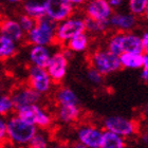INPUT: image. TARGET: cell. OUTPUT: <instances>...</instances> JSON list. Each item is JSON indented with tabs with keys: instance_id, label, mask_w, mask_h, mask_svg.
I'll list each match as a JSON object with an SVG mask.
<instances>
[{
	"instance_id": "obj_1",
	"label": "cell",
	"mask_w": 148,
	"mask_h": 148,
	"mask_svg": "<svg viewBox=\"0 0 148 148\" xmlns=\"http://www.w3.org/2000/svg\"><path fill=\"white\" fill-rule=\"evenodd\" d=\"M8 121V143L16 148H27L38 129L22 119L13 114Z\"/></svg>"
},
{
	"instance_id": "obj_2",
	"label": "cell",
	"mask_w": 148,
	"mask_h": 148,
	"mask_svg": "<svg viewBox=\"0 0 148 148\" xmlns=\"http://www.w3.org/2000/svg\"><path fill=\"white\" fill-rule=\"evenodd\" d=\"M109 48L117 56H120L123 53L144 54L142 37L134 32L112 33L109 39Z\"/></svg>"
},
{
	"instance_id": "obj_3",
	"label": "cell",
	"mask_w": 148,
	"mask_h": 148,
	"mask_svg": "<svg viewBox=\"0 0 148 148\" xmlns=\"http://www.w3.org/2000/svg\"><path fill=\"white\" fill-rule=\"evenodd\" d=\"M57 23L47 16L38 19L36 25L28 34L25 40L31 46L50 47L55 43V32Z\"/></svg>"
},
{
	"instance_id": "obj_4",
	"label": "cell",
	"mask_w": 148,
	"mask_h": 148,
	"mask_svg": "<svg viewBox=\"0 0 148 148\" xmlns=\"http://www.w3.org/2000/svg\"><path fill=\"white\" fill-rule=\"evenodd\" d=\"M89 65L91 68L95 69L103 76L115 73L122 69L119 56L114 55L104 48H96L89 54Z\"/></svg>"
},
{
	"instance_id": "obj_5",
	"label": "cell",
	"mask_w": 148,
	"mask_h": 148,
	"mask_svg": "<svg viewBox=\"0 0 148 148\" xmlns=\"http://www.w3.org/2000/svg\"><path fill=\"white\" fill-rule=\"evenodd\" d=\"M82 33H86L85 16L84 14L76 15L74 13L71 17L57 23L55 32V43L65 47L69 40Z\"/></svg>"
},
{
	"instance_id": "obj_6",
	"label": "cell",
	"mask_w": 148,
	"mask_h": 148,
	"mask_svg": "<svg viewBox=\"0 0 148 148\" xmlns=\"http://www.w3.org/2000/svg\"><path fill=\"white\" fill-rule=\"evenodd\" d=\"M102 128L110 131L125 140L133 138L140 133V124L138 121L122 115H110L104 119Z\"/></svg>"
},
{
	"instance_id": "obj_7",
	"label": "cell",
	"mask_w": 148,
	"mask_h": 148,
	"mask_svg": "<svg viewBox=\"0 0 148 148\" xmlns=\"http://www.w3.org/2000/svg\"><path fill=\"white\" fill-rule=\"evenodd\" d=\"M16 115L39 130H48L54 123V115L39 104L18 109Z\"/></svg>"
},
{
	"instance_id": "obj_8",
	"label": "cell",
	"mask_w": 148,
	"mask_h": 148,
	"mask_svg": "<svg viewBox=\"0 0 148 148\" xmlns=\"http://www.w3.org/2000/svg\"><path fill=\"white\" fill-rule=\"evenodd\" d=\"M104 129L92 123H80L76 128V141L87 148H101Z\"/></svg>"
},
{
	"instance_id": "obj_9",
	"label": "cell",
	"mask_w": 148,
	"mask_h": 148,
	"mask_svg": "<svg viewBox=\"0 0 148 148\" xmlns=\"http://www.w3.org/2000/svg\"><path fill=\"white\" fill-rule=\"evenodd\" d=\"M27 84L37 93H39L41 96L51 92L54 85L46 69L33 67V66H30L28 70Z\"/></svg>"
},
{
	"instance_id": "obj_10",
	"label": "cell",
	"mask_w": 148,
	"mask_h": 148,
	"mask_svg": "<svg viewBox=\"0 0 148 148\" xmlns=\"http://www.w3.org/2000/svg\"><path fill=\"white\" fill-rule=\"evenodd\" d=\"M10 95L12 97L16 111L23 107L39 104L42 96L33 90L28 84H22L19 86L14 87Z\"/></svg>"
},
{
	"instance_id": "obj_11",
	"label": "cell",
	"mask_w": 148,
	"mask_h": 148,
	"mask_svg": "<svg viewBox=\"0 0 148 148\" xmlns=\"http://www.w3.org/2000/svg\"><path fill=\"white\" fill-rule=\"evenodd\" d=\"M68 67L69 59L66 57L62 50L52 53L46 70L54 85H59L62 83V80L67 76Z\"/></svg>"
},
{
	"instance_id": "obj_12",
	"label": "cell",
	"mask_w": 148,
	"mask_h": 148,
	"mask_svg": "<svg viewBox=\"0 0 148 148\" xmlns=\"http://www.w3.org/2000/svg\"><path fill=\"white\" fill-rule=\"evenodd\" d=\"M83 12L85 17L99 22H109L114 11L109 4L108 0H89L83 5Z\"/></svg>"
},
{
	"instance_id": "obj_13",
	"label": "cell",
	"mask_w": 148,
	"mask_h": 148,
	"mask_svg": "<svg viewBox=\"0 0 148 148\" xmlns=\"http://www.w3.org/2000/svg\"><path fill=\"white\" fill-rule=\"evenodd\" d=\"M46 16L56 23L69 18L75 13V8L67 0H45Z\"/></svg>"
},
{
	"instance_id": "obj_14",
	"label": "cell",
	"mask_w": 148,
	"mask_h": 148,
	"mask_svg": "<svg viewBox=\"0 0 148 148\" xmlns=\"http://www.w3.org/2000/svg\"><path fill=\"white\" fill-rule=\"evenodd\" d=\"M136 25L138 18L129 12H113L109 19V27L115 32H133V29Z\"/></svg>"
},
{
	"instance_id": "obj_15",
	"label": "cell",
	"mask_w": 148,
	"mask_h": 148,
	"mask_svg": "<svg viewBox=\"0 0 148 148\" xmlns=\"http://www.w3.org/2000/svg\"><path fill=\"white\" fill-rule=\"evenodd\" d=\"M0 35L13 40L16 43L21 42L25 39V33L19 25L18 20L9 17L0 19Z\"/></svg>"
},
{
	"instance_id": "obj_16",
	"label": "cell",
	"mask_w": 148,
	"mask_h": 148,
	"mask_svg": "<svg viewBox=\"0 0 148 148\" xmlns=\"http://www.w3.org/2000/svg\"><path fill=\"white\" fill-rule=\"evenodd\" d=\"M82 109L78 106H57L55 117L59 123L65 125H73L78 123L82 119Z\"/></svg>"
},
{
	"instance_id": "obj_17",
	"label": "cell",
	"mask_w": 148,
	"mask_h": 148,
	"mask_svg": "<svg viewBox=\"0 0 148 148\" xmlns=\"http://www.w3.org/2000/svg\"><path fill=\"white\" fill-rule=\"evenodd\" d=\"M52 56L50 47L42 46H31L28 53L29 62L33 67L46 69Z\"/></svg>"
},
{
	"instance_id": "obj_18",
	"label": "cell",
	"mask_w": 148,
	"mask_h": 148,
	"mask_svg": "<svg viewBox=\"0 0 148 148\" xmlns=\"http://www.w3.org/2000/svg\"><path fill=\"white\" fill-rule=\"evenodd\" d=\"M54 101L56 106H78L79 99L71 88L60 86L54 92Z\"/></svg>"
},
{
	"instance_id": "obj_19",
	"label": "cell",
	"mask_w": 148,
	"mask_h": 148,
	"mask_svg": "<svg viewBox=\"0 0 148 148\" xmlns=\"http://www.w3.org/2000/svg\"><path fill=\"white\" fill-rule=\"evenodd\" d=\"M22 10L23 14L32 17L36 21L46 16L45 0H23Z\"/></svg>"
},
{
	"instance_id": "obj_20",
	"label": "cell",
	"mask_w": 148,
	"mask_h": 148,
	"mask_svg": "<svg viewBox=\"0 0 148 148\" xmlns=\"http://www.w3.org/2000/svg\"><path fill=\"white\" fill-rule=\"evenodd\" d=\"M89 46L90 36L87 33H82L69 40L65 47L73 53H83L89 49Z\"/></svg>"
},
{
	"instance_id": "obj_21",
	"label": "cell",
	"mask_w": 148,
	"mask_h": 148,
	"mask_svg": "<svg viewBox=\"0 0 148 148\" xmlns=\"http://www.w3.org/2000/svg\"><path fill=\"white\" fill-rule=\"evenodd\" d=\"M18 50L17 43L0 35V62H4L16 55Z\"/></svg>"
},
{
	"instance_id": "obj_22",
	"label": "cell",
	"mask_w": 148,
	"mask_h": 148,
	"mask_svg": "<svg viewBox=\"0 0 148 148\" xmlns=\"http://www.w3.org/2000/svg\"><path fill=\"white\" fill-rule=\"evenodd\" d=\"M101 148H127V141L115 133L104 130Z\"/></svg>"
},
{
	"instance_id": "obj_23",
	"label": "cell",
	"mask_w": 148,
	"mask_h": 148,
	"mask_svg": "<svg viewBox=\"0 0 148 148\" xmlns=\"http://www.w3.org/2000/svg\"><path fill=\"white\" fill-rule=\"evenodd\" d=\"M121 67L125 69H141L143 65V54L123 53L119 56Z\"/></svg>"
},
{
	"instance_id": "obj_24",
	"label": "cell",
	"mask_w": 148,
	"mask_h": 148,
	"mask_svg": "<svg viewBox=\"0 0 148 148\" xmlns=\"http://www.w3.org/2000/svg\"><path fill=\"white\" fill-rule=\"evenodd\" d=\"M85 28H86V33L89 36L103 34L110 30L109 22H99L88 17H85Z\"/></svg>"
},
{
	"instance_id": "obj_25",
	"label": "cell",
	"mask_w": 148,
	"mask_h": 148,
	"mask_svg": "<svg viewBox=\"0 0 148 148\" xmlns=\"http://www.w3.org/2000/svg\"><path fill=\"white\" fill-rule=\"evenodd\" d=\"M14 112H16V109L10 93H2L0 95V116L8 119Z\"/></svg>"
},
{
	"instance_id": "obj_26",
	"label": "cell",
	"mask_w": 148,
	"mask_h": 148,
	"mask_svg": "<svg viewBox=\"0 0 148 148\" xmlns=\"http://www.w3.org/2000/svg\"><path fill=\"white\" fill-rule=\"evenodd\" d=\"M50 140L47 130H38L27 148H49Z\"/></svg>"
},
{
	"instance_id": "obj_27",
	"label": "cell",
	"mask_w": 148,
	"mask_h": 148,
	"mask_svg": "<svg viewBox=\"0 0 148 148\" xmlns=\"http://www.w3.org/2000/svg\"><path fill=\"white\" fill-rule=\"evenodd\" d=\"M148 0H128V10L129 13L134 15L136 18L143 17L147 6Z\"/></svg>"
},
{
	"instance_id": "obj_28",
	"label": "cell",
	"mask_w": 148,
	"mask_h": 148,
	"mask_svg": "<svg viewBox=\"0 0 148 148\" xmlns=\"http://www.w3.org/2000/svg\"><path fill=\"white\" fill-rule=\"evenodd\" d=\"M17 20H18L19 25H20V27H21V29L23 30L25 34H28L36 25V20L30 17V16L25 15V14H21Z\"/></svg>"
},
{
	"instance_id": "obj_29",
	"label": "cell",
	"mask_w": 148,
	"mask_h": 148,
	"mask_svg": "<svg viewBox=\"0 0 148 148\" xmlns=\"http://www.w3.org/2000/svg\"><path fill=\"white\" fill-rule=\"evenodd\" d=\"M87 78L90 83L95 85V86L102 85L104 82V76L99 72L96 71L95 69L91 68V67H89V69L87 70Z\"/></svg>"
},
{
	"instance_id": "obj_30",
	"label": "cell",
	"mask_w": 148,
	"mask_h": 148,
	"mask_svg": "<svg viewBox=\"0 0 148 148\" xmlns=\"http://www.w3.org/2000/svg\"><path fill=\"white\" fill-rule=\"evenodd\" d=\"M8 144V121L5 117L0 116V147Z\"/></svg>"
},
{
	"instance_id": "obj_31",
	"label": "cell",
	"mask_w": 148,
	"mask_h": 148,
	"mask_svg": "<svg viewBox=\"0 0 148 148\" xmlns=\"http://www.w3.org/2000/svg\"><path fill=\"white\" fill-rule=\"evenodd\" d=\"M140 77L143 82H148V55L147 54H143V65L141 68V74Z\"/></svg>"
},
{
	"instance_id": "obj_32",
	"label": "cell",
	"mask_w": 148,
	"mask_h": 148,
	"mask_svg": "<svg viewBox=\"0 0 148 148\" xmlns=\"http://www.w3.org/2000/svg\"><path fill=\"white\" fill-rule=\"evenodd\" d=\"M142 37V42H143V48H144V54L148 55V31H145L141 35Z\"/></svg>"
},
{
	"instance_id": "obj_33",
	"label": "cell",
	"mask_w": 148,
	"mask_h": 148,
	"mask_svg": "<svg viewBox=\"0 0 148 148\" xmlns=\"http://www.w3.org/2000/svg\"><path fill=\"white\" fill-rule=\"evenodd\" d=\"M124 1H125V0H108V2L111 8H112V10L120 9L121 6L123 5Z\"/></svg>"
},
{
	"instance_id": "obj_34",
	"label": "cell",
	"mask_w": 148,
	"mask_h": 148,
	"mask_svg": "<svg viewBox=\"0 0 148 148\" xmlns=\"http://www.w3.org/2000/svg\"><path fill=\"white\" fill-rule=\"evenodd\" d=\"M69 3H71L72 5L75 8V9H79V8H83V5L85 4V0H67Z\"/></svg>"
},
{
	"instance_id": "obj_35",
	"label": "cell",
	"mask_w": 148,
	"mask_h": 148,
	"mask_svg": "<svg viewBox=\"0 0 148 148\" xmlns=\"http://www.w3.org/2000/svg\"><path fill=\"white\" fill-rule=\"evenodd\" d=\"M66 148H87L86 146H84L83 144H80L79 142H77V141H73L71 142L70 144L66 146Z\"/></svg>"
},
{
	"instance_id": "obj_36",
	"label": "cell",
	"mask_w": 148,
	"mask_h": 148,
	"mask_svg": "<svg viewBox=\"0 0 148 148\" xmlns=\"http://www.w3.org/2000/svg\"><path fill=\"white\" fill-rule=\"evenodd\" d=\"M141 141H142L145 145H148V133H143V134H141Z\"/></svg>"
},
{
	"instance_id": "obj_37",
	"label": "cell",
	"mask_w": 148,
	"mask_h": 148,
	"mask_svg": "<svg viewBox=\"0 0 148 148\" xmlns=\"http://www.w3.org/2000/svg\"><path fill=\"white\" fill-rule=\"evenodd\" d=\"M0 1H3V2L10 3V4H17V3L21 2L23 0H0Z\"/></svg>"
},
{
	"instance_id": "obj_38",
	"label": "cell",
	"mask_w": 148,
	"mask_h": 148,
	"mask_svg": "<svg viewBox=\"0 0 148 148\" xmlns=\"http://www.w3.org/2000/svg\"><path fill=\"white\" fill-rule=\"evenodd\" d=\"M49 148H66V147L62 145H59V144H50Z\"/></svg>"
},
{
	"instance_id": "obj_39",
	"label": "cell",
	"mask_w": 148,
	"mask_h": 148,
	"mask_svg": "<svg viewBox=\"0 0 148 148\" xmlns=\"http://www.w3.org/2000/svg\"><path fill=\"white\" fill-rule=\"evenodd\" d=\"M144 116H145V119L147 120V122H148V103H147V105H146V107H145V110H144Z\"/></svg>"
},
{
	"instance_id": "obj_40",
	"label": "cell",
	"mask_w": 148,
	"mask_h": 148,
	"mask_svg": "<svg viewBox=\"0 0 148 148\" xmlns=\"http://www.w3.org/2000/svg\"><path fill=\"white\" fill-rule=\"evenodd\" d=\"M144 18H146L148 20V2H147V6H146V10H145V13H144V16H143Z\"/></svg>"
},
{
	"instance_id": "obj_41",
	"label": "cell",
	"mask_w": 148,
	"mask_h": 148,
	"mask_svg": "<svg viewBox=\"0 0 148 148\" xmlns=\"http://www.w3.org/2000/svg\"><path fill=\"white\" fill-rule=\"evenodd\" d=\"M3 93V87H2V84L0 83V95Z\"/></svg>"
},
{
	"instance_id": "obj_42",
	"label": "cell",
	"mask_w": 148,
	"mask_h": 148,
	"mask_svg": "<svg viewBox=\"0 0 148 148\" xmlns=\"http://www.w3.org/2000/svg\"><path fill=\"white\" fill-rule=\"evenodd\" d=\"M0 74H1V69H0Z\"/></svg>"
},
{
	"instance_id": "obj_43",
	"label": "cell",
	"mask_w": 148,
	"mask_h": 148,
	"mask_svg": "<svg viewBox=\"0 0 148 148\" xmlns=\"http://www.w3.org/2000/svg\"><path fill=\"white\" fill-rule=\"evenodd\" d=\"M85 1H86V2H87V1H89V0H85Z\"/></svg>"
},
{
	"instance_id": "obj_44",
	"label": "cell",
	"mask_w": 148,
	"mask_h": 148,
	"mask_svg": "<svg viewBox=\"0 0 148 148\" xmlns=\"http://www.w3.org/2000/svg\"><path fill=\"white\" fill-rule=\"evenodd\" d=\"M0 148H2V147H0Z\"/></svg>"
}]
</instances>
